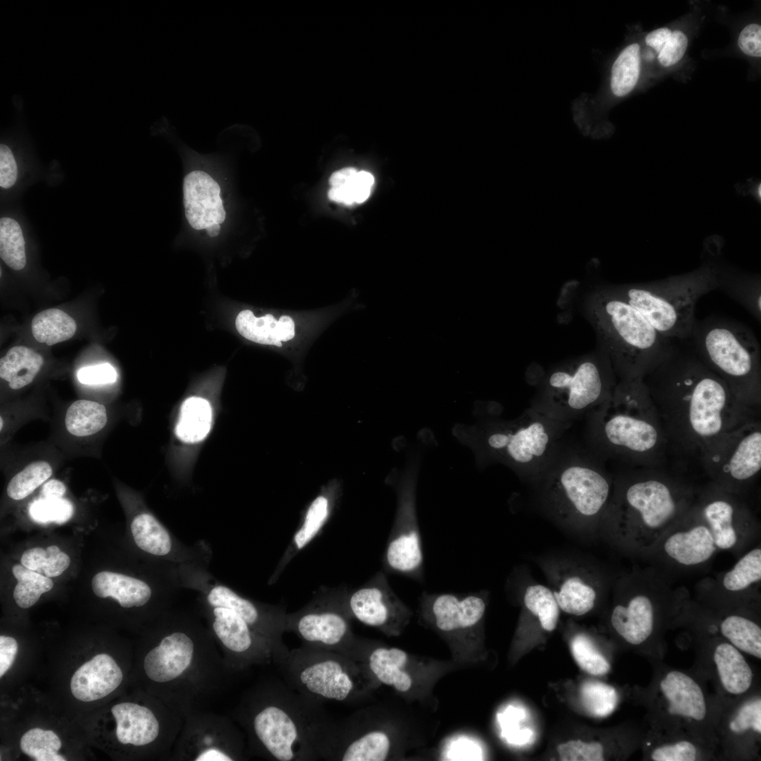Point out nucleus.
<instances>
[{"label": "nucleus", "instance_id": "4c0bfd02", "mask_svg": "<svg viewBox=\"0 0 761 761\" xmlns=\"http://www.w3.org/2000/svg\"><path fill=\"white\" fill-rule=\"evenodd\" d=\"M641 74V47L638 43L626 47L613 63L610 87L612 93L622 97L636 86Z\"/></svg>", "mask_w": 761, "mask_h": 761}, {"label": "nucleus", "instance_id": "a19ab883", "mask_svg": "<svg viewBox=\"0 0 761 761\" xmlns=\"http://www.w3.org/2000/svg\"><path fill=\"white\" fill-rule=\"evenodd\" d=\"M12 572L18 581L14 588L13 598L21 608L33 606L42 593L49 591L54 586L52 580L21 564H16Z\"/></svg>", "mask_w": 761, "mask_h": 761}, {"label": "nucleus", "instance_id": "338daca9", "mask_svg": "<svg viewBox=\"0 0 761 761\" xmlns=\"http://www.w3.org/2000/svg\"><path fill=\"white\" fill-rule=\"evenodd\" d=\"M0 420H1V423H0V424H1V427H0V428H1V429H2V424H3V421H2V418H1V417Z\"/></svg>", "mask_w": 761, "mask_h": 761}, {"label": "nucleus", "instance_id": "4be33fe9", "mask_svg": "<svg viewBox=\"0 0 761 761\" xmlns=\"http://www.w3.org/2000/svg\"><path fill=\"white\" fill-rule=\"evenodd\" d=\"M122 680V671L113 657L107 654H99L74 673L70 690L78 700L90 702L110 694Z\"/></svg>", "mask_w": 761, "mask_h": 761}, {"label": "nucleus", "instance_id": "bf43d9fd", "mask_svg": "<svg viewBox=\"0 0 761 761\" xmlns=\"http://www.w3.org/2000/svg\"><path fill=\"white\" fill-rule=\"evenodd\" d=\"M374 183L373 175L365 171H358L355 178V203H362L369 197Z\"/></svg>", "mask_w": 761, "mask_h": 761}, {"label": "nucleus", "instance_id": "a18cd8bd", "mask_svg": "<svg viewBox=\"0 0 761 761\" xmlns=\"http://www.w3.org/2000/svg\"><path fill=\"white\" fill-rule=\"evenodd\" d=\"M52 472V467L46 461L29 464L9 481L6 488L8 496L15 500L25 498L48 480Z\"/></svg>", "mask_w": 761, "mask_h": 761}, {"label": "nucleus", "instance_id": "ea45409f", "mask_svg": "<svg viewBox=\"0 0 761 761\" xmlns=\"http://www.w3.org/2000/svg\"><path fill=\"white\" fill-rule=\"evenodd\" d=\"M721 631L734 646L761 658V629L755 622L741 616L731 615L722 621Z\"/></svg>", "mask_w": 761, "mask_h": 761}, {"label": "nucleus", "instance_id": "a878e982", "mask_svg": "<svg viewBox=\"0 0 761 761\" xmlns=\"http://www.w3.org/2000/svg\"><path fill=\"white\" fill-rule=\"evenodd\" d=\"M92 586L97 597H111L127 609L144 606L154 593L149 583L143 579L107 571L97 574L92 579Z\"/></svg>", "mask_w": 761, "mask_h": 761}, {"label": "nucleus", "instance_id": "13d9d810", "mask_svg": "<svg viewBox=\"0 0 761 761\" xmlns=\"http://www.w3.org/2000/svg\"><path fill=\"white\" fill-rule=\"evenodd\" d=\"M18 645L15 638L1 635L0 636V676L9 669L18 652Z\"/></svg>", "mask_w": 761, "mask_h": 761}, {"label": "nucleus", "instance_id": "9d476101", "mask_svg": "<svg viewBox=\"0 0 761 761\" xmlns=\"http://www.w3.org/2000/svg\"><path fill=\"white\" fill-rule=\"evenodd\" d=\"M618 381L607 354L600 348L595 354L552 370L531 407L552 419L571 424L607 402Z\"/></svg>", "mask_w": 761, "mask_h": 761}, {"label": "nucleus", "instance_id": "1a4fd4ad", "mask_svg": "<svg viewBox=\"0 0 761 761\" xmlns=\"http://www.w3.org/2000/svg\"><path fill=\"white\" fill-rule=\"evenodd\" d=\"M620 469L614 479L617 490L611 508L619 516L636 518L649 528H658L688 505L692 490L683 476L691 467L674 463Z\"/></svg>", "mask_w": 761, "mask_h": 761}, {"label": "nucleus", "instance_id": "c03bdc74", "mask_svg": "<svg viewBox=\"0 0 761 761\" xmlns=\"http://www.w3.org/2000/svg\"><path fill=\"white\" fill-rule=\"evenodd\" d=\"M0 256L11 268L23 269L26 264L25 240L20 225L11 218L0 221Z\"/></svg>", "mask_w": 761, "mask_h": 761}, {"label": "nucleus", "instance_id": "603ef678", "mask_svg": "<svg viewBox=\"0 0 761 761\" xmlns=\"http://www.w3.org/2000/svg\"><path fill=\"white\" fill-rule=\"evenodd\" d=\"M729 727L736 733L744 731L750 728L761 733V701L760 699L745 704L739 710Z\"/></svg>", "mask_w": 761, "mask_h": 761}, {"label": "nucleus", "instance_id": "79ce46f5", "mask_svg": "<svg viewBox=\"0 0 761 761\" xmlns=\"http://www.w3.org/2000/svg\"><path fill=\"white\" fill-rule=\"evenodd\" d=\"M580 699L583 709L592 717H607L615 710L618 703L616 689L598 681H586L580 688Z\"/></svg>", "mask_w": 761, "mask_h": 761}, {"label": "nucleus", "instance_id": "423d86ee", "mask_svg": "<svg viewBox=\"0 0 761 761\" xmlns=\"http://www.w3.org/2000/svg\"><path fill=\"white\" fill-rule=\"evenodd\" d=\"M333 719L322 703L284 686L278 699L254 714V734L266 753L278 761H314Z\"/></svg>", "mask_w": 761, "mask_h": 761}, {"label": "nucleus", "instance_id": "f257e3e1", "mask_svg": "<svg viewBox=\"0 0 761 761\" xmlns=\"http://www.w3.org/2000/svg\"><path fill=\"white\" fill-rule=\"evenodd\" d=\"M676 462L697 464L703 445L761 412L740 402L697 356L689 340H674L669 355L643 379Z\"/></svg>", "mask_w": 761, "mask_h": 761}, {"label": "nucleus", "instance_id": "6e6552de", "mask_svg": "<svg viewBox=\"0 0 761 761\" xmlns=\"http://www.w3.org/2000/svg\"><path fill=\"white\" fill-rule=\"evenodd\" d=\"M537 481L545 505L559 519L588 523L609 505L614 479L596 454L561 451Z\"/></svg>", "mask_w": 761, "mask_h": 761}, {"label": "nucleus", "instance_id": "cd10ccee", "mask_svg": "<svg viewBox=\"0 0 761 761\" xmlns=\"http://www.w3.org/2000/svg\"><path fill=\"white\" fill-rule=\"evenodd\" d=\"M356 661L369 672L380 683L392 686L400 692H406L411 688V676L402 669L407 662V653L397 648L378 646L371 649L366 655H359Z\"/></svg>", "mask_w": 761, "mask_h": 761}, {"label": "nucleus", "instance_id": "09e8293b", "mask_svg": "<svg viewBox=\"0 0 761 761\" xmlns=\"http://www.w3.org/2000/svg\"><path fill=\"white\" fill-rule=\"evenodd\" d=\"M29 514L33 521L39 524H63L72 517L73 506L63 497H41L31 503Z\"/></svg>", "mask_w": 761, "mask_h": 761}, {"label": "nucleus", "instance_id": "a211bd4d", "mask_svg": "<svg viewBox=\"0 0 761 761\" xmlns=\"http://www.w3.org/2000/svg\"><path fill=\"white\" fill-rule=\"evenodd\" d=\"M342 482L333 478L321 486L302 512L297 529L284 552L269 583H275L290 562L321 533L332 517L342 495Z\"/></svg>", "mask_w": 761, "mask_h": 761}, {"label": "nucleus", "instance_id": "f704fd0d", "mask_svg": "<svg viewBox=\"0 0 761 761\" xmlns=\"http://www.w3.org/2000/svg\"><path fill=\"white\" fill-rule=\"evenodd\" d=\"M714 660L721 682L732 694H741L750 686L753 672L741 652L729 643L718 645Z\"/></svg>", "mask_w": 761, "mask_h": 761}, {"label": "nucleus", "instance_id": "72a5a7b5", "mask_svg": "<svg viewBox=\"0 0 761 761\" xmlns=\"http://www.w3.org/2000/svg\"><path fill=\"white\" fill-rule=\"evenodd\" d=\"M43 364V357L32 349L14 346L0 359V377L10 388L20 389L32 382Z\"/></svg>", "mask_w": 761, "mask_h": 761}, {"label": "nucleus", "instance_id": "b1692460", "mask_svg": "<svg viewBox=\"0 0 761 761\" xmlns=\"http://www.w3.org/2000/svg\"><path fill=\"white\" fill-rule=\"evenodd\" d=\"M700 513L709 524L714 544L729 549L737 540L733 520L740 507L729 493L712 482L703 493Z\"/></svg>", "mask_w": 761, "mask_h": 761}, {"label": "nucleus", "instance_id": "9b49d317", "mask_svg": "<svg viewBox=\"0 0 761 761\" xmlns=\"http://www.w3.org/2000/svg\"><path fill=\"white\" fill-rule=\"evenodd\" d=\"M286 684L313 700L349 704L366 691L362 665L340 653L302 644L280 663Z\"/></svg>", "mask_w": 761, "mask_h": 761}, {"label": "nucleus", "instance_id": "7ed1b4c3", "mask_svg": "<svg viewBox=\"0 0 761 761\" xmlns=\"http://www.w3.org/2000/svg\"><path fill=\"white\" fill-rule=\"evenodd\" d=\"M571 424L531 407L519 417H488L471 426L456 425L453 435L474 452L478 467L500 463L521 478L538 481L554 460Z\"/></svg>", "mask_w": 761, "mask_h": 761}, {"label": "nucleus", "instance_id": "c85d7f7f", "mask_svg": "<svg viewBox=\"0 0 761 761\" xmlns=\"http://www.w3.org/2000/svg\"><path fill=\"white\" fill-rule=\"evenodd\" d=\"M611 623L628 643H642L652 631L653 610L650 599L645 595H636L627 606L617 605L611 615Z\"/></svg>", "mask_w": 761, "mask_h": 761}, {"label": "nucleus", "instance_id": "473e14b6", "mask_svg": "<svg viewBox=\"0 0 761 761\" xmlns=\"http://www.w3.org/2000/svg\"><path fill=\"white\" fill-rule=\"evenodd\" d=\"M212 422L213 409L209 401L192 396L187 398L180 407L175 434L185 443H199L210 432Z\"/></svg>", "mask_w": 761, "mask_h": 761}, {"label": "nucleus", "instance_id": "864d4df0", "mask_svg": "<svg viewBox=\"0 0 761 761\" xmlns=\"http://www.w3.org/2000/svg\"><path fill=\"white\" fill-rule=\"evenodd\" d=\"M651 757L655 761H694L696 749L691 743L683 741L656 748Z\"/></svg>", "mask_w": 761, "mask_h": 761}, {"label": "nucleus", "instance_id": "bb28decb", "mask_svg": "<svg viewBox=\"0 0 761 761\" xmlns=\"http://www.w3.org/2000/svg\"><path fill=\"white\" fill-rule=\"evenodd\" d=\"M660 687L669 701L668 711L702 720L706 714L704 695L699 685L690 676L681 672H669L661 681Z\"/></svg>", "mask_w": 761, "mask_h": 761}, {"label": "nucleus", "instance_id": "e433bc0d", "mask_svg": "<svg viewBox=\"0 0 761 761\" xmlns=\"http://www.w3.org/2000/svg\"><path fill=\"white\" fill-rule=\"evenodd\" d=\"M107 422L106 407L97 402L79 400L68 408L65 426L72 435L85 437L101 431Z\"/></svg>", "mask_w": 761, "mask_h": 761}, {"label": "nucleus", "instance_id": "3c124183", "mask_svg": "<svg viewBox=\"0 0 761 761\" xmlns=\"http://www.w3.org/2000/svg\"><path fill=\"white\" fill-rule=\"evenodd\" d=\"M688 39L681 30L672 31V35L657 54V59L664 67H671L679 63L685 55Z\"/></svg>", "mask_w": 761, "mask_h": 761}, {"label": "nucleus", "instance_id": "dca6fc26", "mask_svg": "<svg viewBox=\"0 0 761 761\" xmlns=\"http://www.w3.org/2000/svg\"><path fill=\"white\" fill-rule=\"evenodd\" d=\"M345 602L352 619L387 635H397L410 615L382 570L358 588H348Z\"/></svg>", "mask_w": 761, "mask_h": 761}, {"label": "nucleus", "instance_id": "37998d69", "mask_svg": "<svg viewBox=\"0 0 761 761\" xmlns=\"http://www.w3.org/2000/svg\"><path fill=\"white\" fill-rule=\"evenodd\" d=\"M20 562L25 567L51 578L61 575L66 570L70 559L58 546L51 545L46 550L42 547L27 550L23 554Z\"/></svg>", "mask_w": 761, "mask_h": 761}, {"label": "nucleus", "instance_id": "49530a36", "mask_svg": "<svg viewBox=\"0 0 761 761\" xmlns=\"http://www.w3.org/2000/svg\"><path fill=\"white\" fill-rule=\"evenodd\" d=\"M761 579V550L755 548L745 554L723 578L724 588L738 591Z\"/></svg>", "mask_w": 761, "mask_h": 761}, {"label": "nucleus", "instance_id": "052dcab7", "mask_svg": "<svg viewBox=\"0 0 761 761\" xmlns=\"http://www.w3.org/2000/svg\"><path fill=\"white\" fill-rule=\"evenodd\" d=\"M672 33V30L667 27L653 30L646 35L645 42L658 54Z\"/></svg>", "mask_w": 761, "mask_h": 761}, {"label": "nucleus", "instance_id": "680f3d73", "mask_svg": "<svg viewBox=\"0 0 761 761\" xmlns=\"http://www.w3.org/2000/svg\"><path fill=\"white\" fill-rule=\"evenodd\" d=\"M66 490L65 484L61 481L52 479L47 482L42 488V497L61 498Z\"/></svg>", "mask_w": 761, "mask_h": 761}, {"label": "nucleus", "instance_id": "20e7f679", "mask_svg": "<svg viewBox=\"0 0 761 761\" xmlns=\"http://www.w3.org/2000/svg\"><path fill=\"white\" fill-rule=\"evenodd\" d=\"M588 310L618 380H643L672 350L674 340L661 335L613 285L595 290Z\"/></svg>", "mask_w": 761, "mask_h": 761}, {"label": "nucleus", "instance_id": "39448f33", "mask_svg": "<svg viewBox=\"0 0 761 761\" xmlns=\"http://www.w3.org/2000/svg\"><path fill=\"white\" fill-rule=\"evenodd\" d=\"M688 340L700 359L740 402L761 412L760 347L749 327L712 315L696 319Z\"/></svg>", "mask_w": 761, "mask_h": 761}, {"label": "nucleus", "instance_id": "f8f14e48", "mask_svg": "<svg viewBox=\"0 0 761 761\" xmlns=\"http://www.w3.org/2000/svg\"><path fill=\"white\" fill-rule=\"evenodd\" d=\"M348 588L321 586L302 607L287 612L286 631L302 644L332 650L353 660L358 638L352 631L345 598Z\"/></svg>", "mask_w": 761, "mask_h": 761}, {"label": "nucleus", "instance_id": "4d7b16f0", "mask_svg": "<svg viewBox=\"0 0 761 761\" xmlns=\"http://www.w3.org/2000/svg\"><path fill=\"white\" fill-rule=\"evenodd\" d=\"M17 178V166L11 149L5 144L0 147V185L9 188Z\"/></svg>", "mask_w": 761, "mask_h": 761}, {"label": "nucleus", "instance_id": "aec40b11", "mask_svg": "<svg viewBox=\"0 0 761 761\" xmlns=\"http://www.w3.org/2000/svg\"><path fill=\"white\" fill-rule=\"evenodd\" d=\"M194 650V641L187 633L179 629L172 631L147 654L144 672L155 682L172 681L190 666Z\"/></svg>", "mask_w": 761, "mask_h": 761}, {"label": "nucleus", "instance_id": "2f4dec72", "mask_svg": "<svg viewBox=\"0 0 761 761\" xmlns=\"http://www.w3.org/2000/svg\"><path fill=\"white\" fill-rule=\"evenodd\" d=\"M552 590L560 610L575 616L589 612L597 598L595 588L589 579L576 571L563 575Z\"/></svg>", "mask_w": 761, "mask_h": 761}, {"label": "nucleus", "instance_id": "0eeeda50", "mask_svg": "<svg viewBox=\"0 0 761 761\" xmlns=\"http://www.w3.org/2000/svg\"><path fill=\"white\" fill-rule=\"evenodd\" d=\"M616 291L636 308L663 336L686 340L696 321L698 299L717 289L715 271L705 259L693 271L647 282L614 285Z\"/></svg>", "mask_w": 761, "mask_h": 761}, {"label": "nucleus", "instance_id": "58836bf2", "mask_svg": "<svg viewBox=\"0 0 761 761\" xmlns=\"http://www.w3.org/2000/svg\"><path fill=\"white\" fill-rule=\"evenodd\" d=\"M523 600L526 610L538 615L542 629L551 632L556 629L560 609L552 589L542 584L530 585L524 592Z\"/></svg>", "mask_w": 761, "mask_h": 761}, {"label": "nucleus", "instance_id": "5701e85b", "mask_svg": "<svg viewBox=\"0 0 761 761\" xmlns=\"http://www.w3.org/2000/svg\"><path fill=\"white\" fill-rule=\"evenodd\" d=\"M707 258L715 271L717 289L742 305L759 323L761 321V279L758 273L743 272L716 259L720 249H707Z\"/></svg>", "mask_w": 761, "mask_h": 761}, {"label": "nucleus", "instance_id": "69168bd1", "mask_svg": "<svg viewBox=\"0 0 761 761\" xmlns=\"http://www.w3.org/2000/svg\"><path fill=\"white\" fill-rule=\"evenodd\" d=\"M220 229V224H214L208 227L206 230L209 236L216 237L219 234Z\"/></svg>", "mask_w": 761, "mask_h": 761}, {"label": "nucleus", "instance_id": "2eb2a0df", "mask_svg": "<svg viewBox=\"0 0 761 761\" xmlns=\"http://www.w3.org/2000/svg\"><path fill=\"white\" fill-rule=\"evenodd\" d=\"M207 567L195 566L181 571L178 574L181 588L198 591L207 605L235 611L259 633L280 648L287 649L282 642L286 632L285 607L264 605L244 597L214 578Z\"/></svg>", "mask_w": 761, "mask_h": 761}, {"label": "nucleus", "instance_id": "f03ea898", "mask_svg": "<svg viewBox=\"0 0 761 761\" xmlns=\"http://www.w3.org/2000/svg\"><path fill=\"white\" fill-rule=\"evenodd\" d=\"M588 437L592 452L620 468L676 462L643 380L618 381L612 397L589 413Z\"/></svg>", "mask_w": 761, "mask_h": 761}, {"label": "nucleus", "instance_id": "c756f323", "mask_svg": "<svg viewBox=\"0 0 761 761\" xmlns=\"http://www.w3.org/2000/svg\"><path fill=\"white\" fill-rule=\"evenodd\" d=\"M235 326L244 338L259 344L281 347L282 342L295 336V323L288 316H283L279 320L271 314L256 318L252 311L245 309L237 315Z\"/></svg>", "mask_w": 761, "mask_h": 761}, {"label": "nucleus", "instance_id": "de8ad7c7", "mask_svg": "<svg viewBox=\"0 0 761 761\" xmlns=\"http://www.w3.org/2000/svg\"><path fill=\"white\" fill-rule=\"evenodd\" d=\"M570 650L576 664L586 672L600 676L610 672L609 662L586 634L578 633L572 637Z\"/></svg>", "mask_w": 761, "mask_h": 761}, {"label": "nucleus", "instance_id": "393cba45", "mask_svg": "<svg viewBox=\"0 0 761 761\" xmlns=\"http://www.w3.org/2000/svg\"><path fill=\"white\" fill-rule=\"evenodd\" d=\"M116 722L117 739L123 744L144 745L154 741L159 733V724L147 707L121 703L111 708Z\"/></svg>", "mask_w": 761, "mask_h": 761}, {"label": "nucleus", "instance_id": "c9c22d12", "mask_svg": "<svg viewBox=\"0 0 761 761\" xmlns=\"http://www.w3.org/2000/svg\"><path fill=\"white\" fill-rule=\"evenodd\" d=\"M75 320L58 309H45L34 316L31 331L35 339L53 345L71 338L76 331Z\"/></svg>", "mask_w": 761, "mask_h": 761}, {"label": "nucleus", "instance_id": "6ab92c4d", "mask_svg": "<svg viewBox=\"0 0 761 761\" xmlns=\"http://www.w3.org/2000/svg\"><path fill=\"white\" fill-rule=\"evenodd\" d=\"M218 184L206 173L194 171L183 181L186 218L196 230L222 223L225 218Z\"/></svg>", "mask_w": 761, "mask_h": 761}, {"label": "nucleus", "instance_id": "7c9ffc66", "mask_svg": "<svg viewBox=\"0 0 761 761\" xmlns=\"http://www.w3.org/2000/svg\"><path fill=\"white\" fill-rule=\"evenodd\" d=\"M666 553L683 565H695L708 560L715 551L710 529L703 525L669 536L664 543Z\"/></svg>", "mask_w": 761, "mask_h": 761}, {"label": "nucleus", "instance_id": "5fc2aeb1", "mask_svg": "<svg viewBox=\"0 0 761 761\" xmlns=\"http://www.w3.org/2000/svg\"><path fill=\"white\" fill-rule=\"evenodd\" d=\"M78 380L86 385L109 384L116 382L117 373L108 363L81 368L77 373Z\"/></svg>", "mask_w": 761, "mask_h": 761}, {"label": "nucleus", "instance_id": "412c9836", "mask_svg": "<svg viewBox=\"0 0 761 761\" xmlns=\"http://www.w3.org/2000/svg\"><path fill=\"white\" fill-rule=\"evenodd\" d=\"M212 629L228 649L243 653L255 648L273 650L280 663L289 650H283L259 633L237 612L225 607L209 606Z\"/></svg>", "mask_w": 761, "mask_h": 761}, {"label": "nucleus", "instance_id": "ddd939ff", "mask_svg": "<svg viewBox=\"0 0 761 761\" xmlns=\"http://www.w3.org/2000/svg\"><path fill=\"white\" fill-rule=\"evenodd\" d=\"M697 464L712 482L729 492L753 482L761 470V419L710 439L700 447Z\"/></svg>", "mask_w": 761, "mask_h": 761}, {"label": "nucleus", "instance_id": "e2e57ef3", "mask_svg": "<svg viewBox=\"0 0 761 761\" xmlns=\"http://www.w3.org/2000/svg\"><path fill=\"white\" fill-rule=\"evenodd\" d=\"M358 171L354 168L347 167L341 168L334 172L330 179L329 183L331 187H340L350 180Z\"/></svg>", "mask_w": 761, "mask_h": 761}, {"label": "nucleus", "instance_id": "4468645a", "mask_svg": "<svg viewBox=\"0 0 761 761\" xmlns=\"http://www.w3.org/2000/svg\"><path fill=\"white\" fill-rule=\"evenodd\" d=\"M420 456L412 455L395 483L397 509L383 555L386 573L397 574L422 582L423 553L418 521L416 495Z\"/></svg>", "mask_w": 761, "mask_h": 761}, {"label": "nucleus", "instance_id": "f3484780", "mask_svg": "<svg viewBox=\"0 0 761 761\" xmlns=\"http://www.w3.org/2000/svg\"><path fill=\"white\" fill-rule=\"evenodd\" d=\"M484 591L466 595L423 593L422 610L440 632L469 636L482 620L486 608Z\"/></svg>", "mask_w": 761, "mask_h": 761}, {"label": "nucleus", "instance_id": "6e6d98bb", "mask_svg": "<svg viewBox=\"0 0 761 761\" xmlns=\"http://www.w3.org/2000/svg\"><path fill=\"white\" fill-rule=\"evenodd\" d=\"M737 43L741 51L745 55L754 58H760V25L750 23L745 25L738 35Z\"/></svg>", "mask_w": 761, "mask_h": 761}, {"label": "nucleus", "instance_id": "0e129e2a", "mask_svg": "<svg viewBox=\"0 0 761 761\" xmlns=\"http://www.w3.org/2000/svg\"><path fill=\"white\" fill-rule=\"evenodd\" d=\"M196 761H230L233 759L224 752L217 748L206 749L200 753L195 759Z\"/></svg>", "mask_w": 761, "mask_h": 761}, {"label": "nucleus", "instance_id": "8fccbe9b", "mask_svg": "<svg viewBox=\"0 0 761 761\" xmlns=\"http://www.w3.org/2000/svg\"><path fill=\"white\" fill-rule=\"evenodd\" d=\"M559 760L562 761H602L603 747L600 743H587L571 740L557 747Z\"/></svg>", "mask_w": 761, "mask_h": 761}]
</instances>
